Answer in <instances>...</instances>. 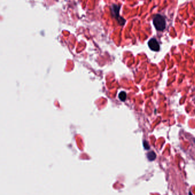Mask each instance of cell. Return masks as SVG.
<instances>
[{"mask_svg": "<svg viewBox=\"0 0 195 195\" xmlns=\"http://www.w3.org/2000/svg\"><path fill=\"white\" fill-rule=\"evenodd\" d=\"M153 24L158 31H163L166 27L165 18L160 14H156L153 19Z\"/></svg>", "mask_w": 195, "mask_h": 195, "instance_id": "1", "label": "cell"}, {"mask_svg": "<svg viewBox=\"0 0 195 195\" xmlns=\"http://www.w3.org/2000/svg\"><path fill=\"white\" fill-rule=\"evenodd\" d=\"M150 49L155 52H159L160 50V45L155 39H151L148 43Z\"/></svg>", "mask_w": 195, "mask_h": 195, "instance_id": "3", "label": "cell"}, {"mask_svg": "<svg viewBox=\"0 0 195 195\" xmlns=\"http://www.w3.org/2000/svg\"><path fill=\"white\" fill-rule=\"evenodd\" d=\"M119 97L121 101H125L126 98V92H124V91L120 92V93L119 95Z\"/></svg>", "mask_w": 195, "mask_h": 195, "instance_id": "5", "label": "cell"}, {"mask_svg": "<svg viewBox=\"0 0 195 195\" xmlns=\"http://www.w3.org/2000/svg\"><path fill=\"white\" fill-rule=\"evenodd\" d=\"M146 156L148 160H150V161L155 160L156 158V155L155 152L153 151H150V152L146 154Z\"/></svg>", "mask_w": 195, "mask_h": 195, "instance_id": "4", "label": "cell"}, {"mask_svg": "<svg viewBox=\"0 0 195 195\" xmlns=\"http://www.w3.org/2000/svg\"><path fill=\"white\" fill-rule=\"evenodd\" d=\"M121 6L116 4L112 5L111 7V13L113 17L117 21L120 25L124 26L126 24V20L120 16V11Z\"/></svg>", "mask_w": 195, "mask_h": 195, "instance_id": "2", "label": "cell"}, {"mask_svg": "<svg viewBox=\"0 0 195 195\" xmlns=\"http://www.w3.org/2000/svg\"><path fill=\"white\" fill-rule=\"evenodd\" d=\"M143 145H144V148H145V150H148L150 149V145L148 144V142H147L146 141H144Z\"/></svg>", "mask_w": 195, "mask_h": 195, "instance_id": "6", "label": "cell"}]
</instances>
